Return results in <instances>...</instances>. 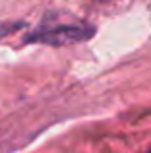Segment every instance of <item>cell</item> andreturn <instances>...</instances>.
Here are the masks:
<instances>
[{"label": "cell", "instance_id": "obj_3", "mask_svg": "<svg viewBox=\"0 0 151 153\" xmlns=\"http://www.w3.org/2000/svg\"><path fill=\"white\" fill-rule=\"evenodd\" d=\"M149 153H151V151H149Z\"/></svg>", "mask_w": 151, "mask_h": 153}, {"label": "cell", "instance_id": "obj_1", "mask_svg": "<svg viewBox=\"0 0 151 153\" xmlns=\"http://www.w3.org/2000/svg\"><path fill=\"white\" fill-rule=\"evenodd\" d=\"M95 27L89 23H64V25H45L25 37V43H43V45H72L91 39Z\"/></svg>", "mask_w": 151, "mask_h": 153}, {"label": "cell", "instance_id": "obj_2", "mask_svg": "<svg viewBox=\"0 0 151 153\" xmlns=\"http://www.w3.org/2000/svg\"><path fill=\"white\" fill-rule=\"evenodd\" d=\"M21 25L23 23H0V37L12 33V31H16V29H19Z\"/></svg>", "mask_w": 151, "mask_h": 153}]
</instances>
